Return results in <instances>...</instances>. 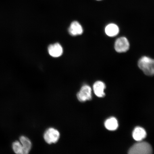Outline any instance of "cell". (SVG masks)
Here are the masks:
<instances>
[{
    "mask_svg": "<svg viewBox=\"0 0 154 154\" xmlns=\"http://www.w3.org/2000/svg\"><path fill=\"white\" fill-rule=\"evenodd\" d=\"M48 53L51 56L54 57H60L63 52V48L60 44L56 43L50 45L48 48Z\"/></svg>",
    "mask_w": 154,
    "mask_h": 154,
    "instance_id": "cell-6",
    "label": "cell"
},
{
    "mask_svg": "<svg viewBox=\"0 0 154 154\" xmlns=\"http://www.w3.org/2000/svg\"><path fill=\"white\" fill-rule=\"evenodd\" d=\"M12 147L15 153L17 154H23L22 146L20 141L15 140L13 142L12 144Z\"/></svg>",
    "mask_w": 154,
    "mask_h": 154,
    "instance_id": "cell-13",
    "label": "cell"
},
{
    "mask_svg": "<svg viewBox=\"0 0 154 154\" xmlns=\"http://www.w3.org/2000/svg\"><path fill=\"white\" fill-rule=\"evenodd\" d=\"M19 141L22 146L23 154H28L29 153L32 147L30 140L26 137L22 136L19 138Z\"/></svg>",
    "mask_w": 154,
    "mask_h": 154,
    "instance_id": "cell-11",
    "label": "cell"
},
{
    "mask_svg": "<svg viewBox=\"0 0 154 154\" xmlns=\"http://www.w3.org/2000/svg\"><path fill=\"white\" fill-rule=\"evenodd\" d=\"M60 137V134L59 131L53 128L48 129L44 135V140L49 144L57 143Z\"/></svg>",
    "mask_w": 154,
    "mask_h": 154,
    "instance_id": "cell-4",
    "label": "cell"
},
{
    "mask_svg": "<svg viewBox=\"0 0 154 154\" xmlns=\"http://www.w3.org/2000/svg\"><path fill=\"white\" fill-rule=\"evenodd\" d=\"M106 128L109 131H115L118 128V121L115 117H112L107 119L105 122Z\"/></svg>",
    "mask_w": 154,
    "mask_h": 154,
    "instance_id": "cell-12",
    "label": "cell"
},
{
    "mask_svg": "<svg viewBox=\"0 0 154 154\" xmlns=\"http://www.w3.org/2000/svg\"><path fill=\"white\" fill-rule=\"evenodd\" d=\"M147 135L146 131L143 128L137 127L134 128L132 133L134 139L137 141H141L146 137Z\"/></svg>",
    "mask_w": 154,
    "mask_h": 154,
    "instance_id": "cell-10",
    "label": "cell"
},
{
    "mask_svg": "<svg viewBox=\"0 0 154 154\" xmlns=\"http://www.w3.org/2000/svg\"><path fill=\"white\" fill-rule=\"evenodd\" d=\"M139 68L147 76H154V59L144 56L138 62Z\"/></svg>",
    "mask_w": 154,
    "mask_h": 154,
    "instance_id": "cell-1",
    "label": "cell"
},
{
    "mask_svg": "<svg viewBox=\"0 0 154 154\" xmlns=\"http://www.w3.org/2000/svg\"><path fill=\"white\" fill-rule=\"evenodd\" d=\"M130 44L128 38L124 36L117 38L114 44V48L117 52L126 53L130 49Z\"/></svg>",
    "mask_w": 154,
    "mask_h": 154,
    "instance_id": "cell-3",
    "label": "cell"
},
{
    "mask_svg": "<svg viewBox=\"0 0 154 154\" xmlns=\"http://www.w3.org/2000/svg\"><path fill=\"white\" fill-rule=\"evenodd\" d=\"M79 101L82 102L90 100L92 99V89L89 86L85 85L82 87L79 92L77 94Z\"/></svg>",
    "mask_w": 154,
    "mask_h": 154,
    "instance_id": "cell-5",
    "label": "cell"
},
{
    "mask_svg": "<svg viewBox=\"0 0 154 154\" xmlns=\"http://www.w3.org/2000/svg\"><path fill=\"white\" fill-rule=\"evenodd\" d=\"M105 32L106 34L109 37H114L118 35L120 32V29L117 24L111 23L106 26Z\"/></svg>",
    "mask_w": 154,
    "mask_h": 154,
    "instance_id": "cell-7",
    "label": "cell"
},
{
    "mask_svg": "<svg viewBox=\"0 0 154 154\" xmlns=\"http://www.w3.org/2000/svg\"><path fill=\"white\" fill-rule=\"evenodd\" d=\"M152 152L151 145L147 142L140 141L134 144L128 151L130 154H150Z\"/></svg>",
    "mask_w": 154,
    "mask_h": 154,
    "instance_id": "cell-2",
    "label": "cell"
},
{
    "mask_svg": "<svg viewBox=\"0 0 154 154\" xmlns=\"http://www.w3.org/2000/svg\"><path fill=\"white\" fill-rule=\"evenodd\" d=\"M105 88L104 83L100 81L96 82L93 86L94 93L96 96L99 97H103L105 96L104 90Z\"/></svg>",
    "mask_w": 154,
    "mask_h": 154,
    "instance_id": "cell-9",
    "label": "cell"
},
{
    "mask_svg": "<svg viewBox=\"0 0 154 154\" xmlns=\"http://www.w3.org/2000/svg\"><path fill=\"white\" fill-rule=\"evenodd\" d=\"M96 1H102V0H96Z\"/></svg>",
    "mask_w": 154,
    "mask_h": 154,
    "instance_id": "cell-14",
    "label": "cell"
},
{
    "mask_svg": "<svg viewBox=\"0 0 154 154\" xmlns=\"http://www.w3.org/2000/svg\"><path fill=\"white\" fill-rule=\"evenodd\" d=\"M69 32L71 35L73 36L80 35L83 32V29L79 23L77 21H74L69 27Z\"/></svg>",
    "mask_w": 154,
    "mask_h": 154,
    "instance_id": "cell-8",
    "label": "cell"
}]
</instances>
